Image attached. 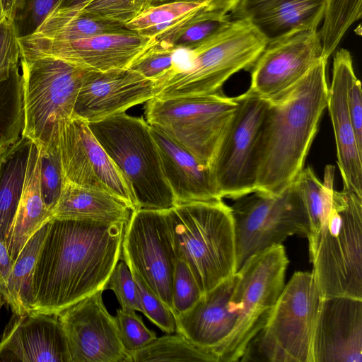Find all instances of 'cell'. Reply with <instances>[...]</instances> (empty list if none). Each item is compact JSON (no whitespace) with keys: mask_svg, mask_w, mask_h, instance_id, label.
Here are the masks:
<instances>
[{"mask_svg":"<svg viewBox=\"0 0 362 362\" xmlns=\"http://www.w3.org/2000/svg\"><path fill=\"white\" fill-rule=\"evenodd\" d=\"M127 223L52 218L31 282L30 312L57 315L100 290L122 255Z\"/></svg>","mask_w":362,"mask_h":362,"instance_id":"cell-1","label":"cell"},{"mask_svg":"<svg viewBox=\"0 0 362 362\" xmlns=\"http://www.w3.org/2000/svg\"><path fill=\"white\" fill-rule=\"evenodd\" d=\"M327 64L322 60L296 83L267 99L255 151L256 191L279 193L304 168L327 108Z\"/></svg>","mask_w":362,"mask_h":362,"instance_id":"cell-2","label":"cell"},{"mask_svg":"<svg viewBox=\"0 0 362 362\" xmlns=\"http://www.w3.org/2000/svg\"><path fill=\"white\" fill-rule=\"evenodd\" d=\"M166 216L175 257L187 264L202 293L235 274L234 221L223 199L178 204Z\"/></svg>","mask_w":362,"mask_h":362,"instance_id":"cell-3","label":"cell"},{"mask_svg":"<svg viewBox=\"0 0 362 362\" xmlns=\"http://www.w3.org/2000/svg\"><path fill=\"white\" fill-rule=\"evenodd\" d=\"M307 238L312 272L322 297L362 299V197L334 189L330 207Z\"/></svg>","mask_w":362,"mask_h":362,"instance_id":"cell-4","label":"cell"},{"mask_svg":"<svg viewBox=\"0 0 362 362\" xmlns=\"http://www.w3.org/2000/svg\"><path fill=\"white\" fill-rule=\"evenodd\" d=\"M267 41L247 21L232 18L212 37L190 49L187 66L177 67L156 83L155 97L167 99L222 93L226 81L250 68Z\"/></svg>","mask_w":362,"mask_h":362,"instance_id":"cell-5","label":"cell"},{"mask_svg":"<svg viewBox=\"0 0 362 362\" xmlns=\"http://www.w3.org/2000/svg\"><path fill=\"white\" fill-rule=\"evenodd\" d=\"M88 124L126 180L137 209L167 210L176 205L143 117L123 112Z\"/></svg>","mask_w":362,"mask_h":362,"instance_id":"cell-6","label":"cell"},{"mask_svg":"<svg viewBox=\"0 0 362 362\" xmlns=\"http://www.w3.org/2000/svg\"><path fill=\"white\" fill-rule=\"evenodd\" d=\"M322 298L312 272L293 274L240 361L313 362V334Z\"/></svg>","mask_w":362,"mask_h":362,"instance_id":"cell-7","label":"cell"},{"mask_svg":"<svg viewBox=\"0 0 362 362\" xmlns=\"http://www.w3.org/2000/svg\"><path fill=\"white\" fill-rule=\"evenodd\" d=\"M23 122L22 136L45 150L59 139V123L74 111L89 69L52 57H20Z\"/></svg>","mask_w":362,"mask_h":362,"instance_id":"cell-8","label":"cell"},{"mask_svg":"<svg viewBox=\"0 0 362 362\" xmlns=\"http://www.w3.org/2000/svg\"><path fill=\"white\" fill-rule=\"evenodd\" d=\"M288 262L281 244L255 253L235 273L229 306L236 313L237 321L230 336L215 351L218 362L240 361L284 289Z\"/></svg>","mask_w":362,"mask_h":362,"instance_id":"cell-9","label":"cell"},{"mask_svg":"<svg viewBox=\"0 0 362 362\" xmlns=\"http://www.w3.org/2000/svg\"><path fill=\"white\" fill-rule=\"evenodd\" d=\"M237 271L255 253L281 245L288 236L308 235L310 221L294 182L279 193L255 191L230 206Z\"/></svg>","mask_w":362,"mask_h":362,"instance_id":"cell-10","label":"cell"},{"mask_svg":"<svg viewBox=\"0 0 362 362\" xmlns=\"http://www.w3.org/2000/svg\"><path fill=\"white\" fill-rule=\"evenodd\" d=\"M236 97L223 93L146 102L145 117L201 160L209 163L217 144L237 109Z\"/></svg>","mask_w":362,"mask_h":362,"instance_id":"cell-11","label":"cell"},{"mask_svg":"<svg viewBox=\"0 0 362 362\" xmlns=\"http://www.w3.org/2000/svg\"><path fill=\"white\" fill-rule=\"evenodd\" d=\"M238 105L209 163L221 198L235 200L256 191L255 151L268 105L249 90L236 97Z\"/></svg>","mask_w":362,"mask_h":362,"instance_id":"cell-12","label":"cell"},{"mask_svg":"<svg viewBox=\"0 0 362 362\" xmlns=\"http://www.w3.org/2000/svg\"><path fill=\"white\" fill-rule=\"evenodd\" d=\"M122 255L129 268L172 309L176 257L166 210L132 211L124 229Z\"/></svg>","mask_w":362,"mask_h":362,"instance_id":"cell-13","label":"cell"},{"mask_svg":"<svg viewBox=\"0 0 362 362\" xmlns=\"http://www.w3.org/2000/svg\"><path fill=\"white\" fill-rule=\"evenodd\" d=\"M58 131L65 180L107 192L122 200L132 211L137 209L126 180L88 122L72 115L59 123Z\"/></svg>","mask_w":362,"mask_h":362,"instance_id":"cell-14","label":"cell"},{"mask_svg":"<svg viewBox=\"0 0 362 362\" xmlns=\"http://www.w3.org/2000/svg\"><path fill=\"white\" fill-rule=\"evenodd\" d=\"M103 292L98 291L57 315L66 336L71 362H132L115 318L104 304Z\"/></svg>","mask_w":362,"mask_h":362,"instance_id":"cell-15","label":"cell"},{"mask_svg":"<svg viewBox=\"0 0 362 362\" xmlns=\"http://www.w3.org/2000/svg\"><path fill=\"white\" fill-rule=\"evenodd\" d=\"M322 60L317 30L298 32L267 43L251 68L247 90L269 99L303 78Z\"/></svg>","mask_w":362,"mask_h":362,"instance_id":"cell-16","label":"cell"},{"mask_svg":"<svg viewBox=\"0 0 362 362\" xmlns=\"http://www.w3.org/2000/svg\"><path fill=\"white\" fill-rule=\"evenodd\" d=\"M155 86V81L128 68L88 70L72 115L88 123L125 112L153 98Z\"/></svg>","mask_w":362,"mask_h":362,"instance_id":"cell-17","label":"cell"},{"mask_svg":"<svg viewBox=\"0 0 362 362\" xmlns=\"http://www.w3.org/2000/svg\"><path fill=\"white\" fill-rule=\"evenodd\" d=\"M313 362H362V299L323 298L313 339Z\"/></svg>","mask_w":362,"mask_h":362,"instance_id":"cell-18","label":"cell"},{"mask_svg":"<svg viewBox=\"0 0 362 362\" xmlns=\"http://www.w3.org/2000/svg\"><path fill=\"white\" fill-rule=\"evenodd\" d=\"M151 40L134 31L109 33L37 46L21 52V57H52L86 69L104 71L128 68Z\"/></svg>","mask_w":362,"mask_h":362,"instance_id":"cell-19","label":"cell"},{"mask_svg":"<svg viewBox=\"0 0 362 362\" xmlns=\"http://www.w3.org/2000/svg\"><path fill=\"white\" fill-rule=\"evenodd\" d=\"M71 362L64 329L56 315L13 314L0 341V362Z\"/></svg>","mask_w":362,"mask_h":362,"instance_id":"cell-20","label":"cell"},{"mask_svg":"<svg viewBox=\"0 0 362 362\" xmlns=\"http://www.w3.org/2000/svg\"><path fill=\"white\" fill-rule=\"evenodd\" d=\"M356 76L349 51L335 52L327 107L330 115L337 147V165L344 189L362 197V153L356 143L348 106V89Z\"/></svg>","mask_w":362,"mask_h":362,"instance_id":"cell-21","label":"cell"},{"mask_svg":"<svg viewBox=\"0 0 362 362\" xmlns=\"http://www.w3.org/2000/svg\"><path fill=\"white\" fill-rule=\"evenodd\" d=\"M326 0H239L230 14L244 19L269 42L308 30H317Z\"/></svg>","mask_w":362,"mask_h":362,"instance_id":"cell-22","label":"cell"},{"mask_svg":"<svg viewBox=\"0 0 362 362\" xmlns=\"http://www.w3.org/2000/svg\"><path fill=\"white\" fill-rule=\"evenodd\" d=\"M234 281L235 274L203 293L188 310L175 316L176 332L195 346L215 354L237 321L236 313L229 306Z\"/></svg>","mask_w":362,"mask_h":362,"instance_id":"cell-23","label":"cell"},{"mask_svg":"<svg viewBox=\"0 0 362 362\" xmlns=\"http://www.w3.org/2000/svg\"><path fill=\"white\" fill-rule=\"evenodd\" d=\"M150 129L176 204L222 199L208 163L156 127L150 125Z\"/></svg>","mask_w":362,"mask_h":362,"instance_id":"cell-24","label":"cell"},{"mask_svg":"<svg viewBox=\"0 0 362 362\" xmlns=\"http://www.w3.org/2000/svg\"><path fill=\"white\" fill-rule=\"evenodd\" d=\"M40 166V149L31 141L21 199L6 242L12 263L30 237L51 219L41 194Z\"/></svg>","mask_w":362,"mask_h":362,"instance_id":"cell-25","label":"cell"},{"mask_svg":"<svg viewBox=\"0 0 362 362\" xmlns=\"http://www.w3.org/2000/svg\"><path fill=\"white\" fill-rule=\"evenodd\" d=\"M232 18L211 8L208 3L163 24L137 33L175 49H190L226 27Z\"/></svg>","mask_w":362,"mask_h":362,"instance_id":"cell-26","label":"cell"},{"mask_svg":"<svg viewBox=\"0 0 362 362\" xmlns=\"http://www.w3.org/2000/svg\"><path fill=\"white\" fill-rule=\"evenodd\" d=\"M132 211L120 199L105 191L66 180L52 218H87L127 223Z\"/></svg>","mask_w":362,"mask_h":362,"instance_id":"cell-27","label":"cell"},{"mask_svg":"<svg viewBox=\"0 0 362 362\" xmlns=\"http://www.w3.org/2000/svg\"><path fill=\"white\" fill-rule=\"evenodd\" d=\"M30 144L22 136L0 153V240L5 244L21 199Z\"/></svg>","mask_w":362,"mask_h":362,"instance_id":"cell-28","label":"cell"},{"mask_svg":"<svg viewBox=\"0 0 362 362\" xmlns=\"http://www.w3.org/2000/svg\"><path fill=\"white\" fill-rule=\"evenodd\" d=\"M48 223L49 221L45 223L30 237L12 264L5 288L4 305H8L13 314L30 312L32 277Z\"/></svg>","mask_w":362,"mask_h":362,"instance_id":"cell-29","label":"cell"},{"mask_svg":"<svg viewBox=\"0 0 362 362\" xmlns=\"http://www.w3.org/2000/svg\"><path fill=\"white\" fill-rule=\"evenodd\" d=\"M176 333L156 337L147 346L131 353L132 362H218L213 351L199 348Z\"/></svg>","mask_w":362,"mask_h":362,"instance_id":"cell-30","label":"cell"},{"mask_svg":"<svg viewBox=\"0 0 362 362\" xmlns=\"http://www.w3.org/2000/svg\"><path fill=\"white\" fill-rule=\"evenodd\" d=\"M334 170V166L327 165L325 168L324 180L322 182L313 168L308 166L303 168L293 181L308 212L310 221L309 234L318 228L331 206Z\"/></svg>","mask_w":362,"mask_h":362,"instance_id":"cell-31","label":"cell"},{"mask_svg":"<svg viewBox=\"0 0 362 362\" xmlns=\"http://www.w3.org/2000/svg\"><path fill=\"white\" fill-rule=\"evenodd\" d=\"M362 0H326L318 31L323 57L328 60L349 27L361 17Z\"/></svg>","mask_w":362,"mask_h":362,"instance_id":"cell-32","label":"cell"},{"mask_svg":"<svg viewBox=\"0 0 362 362\" xmlns=\"http://www.w3.org/2000/svg\"><path fill=\"white\" fill-rule=\"evenodd\" d=\"M177 51L152 39L148 46L132 61L128 69L156 83L177 68L175 58Z\"/></svg>","mask_w":362,"mask_h":362,"instance_id":"cell-33","label":"cell"},{"mask_svg":"<svg viewBox=\"0 0 362 362\" xmlns=\"http://www.w3.org/2000/svg\"><path fill=\"white\" fill-rule=\"evenodd\" d=\"M39 149L41 194L46 206L52 213L60 198L65 182L58 140L50 143L45 150Z\"/></svg>","mask_w":362,"mask_h":362,"instance_id":"cell-34","label":"cell"},{"mask_svg":"<svg viewBox=\"0 0 362 362\" xmlns=\"http://www.w3.org/2000/svg\"><path fill=\"white\" fill-rule=\"evenodd\" d=\"M61 0H15L11 18L18 38L32 35Z\"/></svg>","mask_w":362,"mask_h":362,"instance_id":"cell-35","label":"cell"},{"mask_svg":"<svg viewBox=\"0 0 362 362\" xmlns=\"http://www.w3.org/2000/svg\"><path fill=\"white\" fill-rule=\"evenodd\" d=\"M202 294L187 264L176 258L172 288V309L175 315L191 308Z\"/></svg>","mask_w":362,"mask_h":362,"instance_id":"cell-36","label":"cell"},{"mask_svg":"<svg viewBox=\"0 0 362 362\" xmlns=\"http://www.w3.org/2000/svg\"><path fill=\"white\" fill-rule=\"evenodd\" d=\"M131 272L138 288L143 314L163 332L168 334L176 332V317L173 310L146 285L136 272Z\"/></svg>","mask_w":362,"mask_h":362,"instance_id":"cell-37","label":"cell"},{"mask_svg":"<svg viewBox=\"0 0 362 362\" xmlns=\"http://www.w3.org/2000/svg\"><path fill=\"white\" fill-rule=\"evenodd\" d=\"M115 318L122 344L130 354L147 346L157 337L134 310L120 308L117 310Z\"/></svg>","mask_w":362,"mask_h":362,"instance_id":"cell-38","label":"cell"},{"mask_svg":"<svg viewBox=\"0 0 362 362\" xmlns=\"http://www.w3.org/2000/svg\"><path fill=\"white\" fill-rule=\"evenodd\" d=\"M147 2L148 0H93L81 12L125 25L146 8Z\"/></svg>","mask_w":362,"mask_h":362,"instance_id":"cell-39","label":"cell"},{"mask_svg":"<svg viewBox=\"0 0 362 362\" xmlns=\"http://www.w3.org/2000/svg\"><path fill=\"white\" fill-rule=\"evenodd\" d=\"M206 3L170 2L145 8L139 15L125 24L132 31L166 23ZM209 4V3H208Z\"/></svg>","mask_w":362,"mask_h":362,"instance_id":"cell-40","label":"cell"},{"mask_svg":"<svg viewBox=\"0 0 362 362\" xmlns=\"http://www.w3.org/2000/svg\"><path fill=\"white\" fill-rule=\"evenodd\" d=\"M105 289L112 290L122 308L132 309L143 313L136 282L124 259L118 261L106 284Z\"/></svg>","mask_w":362,"mask_h":362,"instance_id":"cell-41","label":"cell"},{"mask_svg":"<svg viewBox=\"0 0 362 362\" xmlns=\"http://www.w3.org/2000/svg\"><path fill=\"white\" fill-rule=\"evenodd\" d=\"M21 49L15 27L11 18L0 21V84L5 82L18 69Z\"/></svg>","mask_w":362,"mask_h":362,"instance_id":"cell-42","label":"cell"},{"mask_svg":"<svg viewBox=\"0 0 362 362\" xmlns=\"http://www.w3.org/2000/svg\"><path fill=\"white\" fill-rule=\"evenodd\" d=\"M348 106L358 150L362 153V90L361 83L356 76L348 89Z\"/></svg>","mask_w":362,"mask_h":362,"instance_id":"cell-43","label":"cell"},{"mask_svg":"<svg viewBox=\"0 0 362 362\" xmlns=\"http://www.w3.org/2000/svg\"><path fill=\"white\" fill-rule=\"evenodd\" d=\"M177 1L209 3V6L211 8L224 13H228L235 8L239 0H148L146 8L163 4Z\"/></svg>","mask_w":362,"mask_h":362,"instance_id":"cell-44","label":"cell"},{"mask_svg":"<svg viewBox=\"0 0 362 362\" xmlns=\"http://www.w3.org/2000/svg\"><path fill=\"white\" fill-rule=\"evenodd\" d=\"M12 264L6 244L0 240V308L4 305L5 288Z\"/></svg>","mask_w":362,"mask_h":362,"instance_id":"cell-45","label":"cell"},{"mask_svg":"<svg viewBox=\"0 0 362 362\" xmlns=\"http://www.w3.org/2000/svg\"><path fill=\"white\" fill-rule=\"evenodd\" d=\"M93 0H61L54 11L66 16H74L81 13Z\"/></svg>","mask_w":362,"mask_h":362,"instance_id":"cell-46","label":"cell"},{"mask_svg":"<svg viewBox=\"0 0 362 362\" xmlns=\"http://www.w3.org/2000/svg\"><path fill=\"white\" fill-rule=\"evenodd\" d=\"M15 0H1V8L4 16L11 18Z\"/></svg>","mask_w":362,"mask_h":362,"instance_id":"cell-47","label":"cell"},{"mask_svg":"<svg viewBox=\"0 0 362 362\" xmlns=\"http://www.w3.org/2000/svg\"><path fill=\"white\" fill-rule=\"evenodd\" d=\"M11 143H4V141L0 140V153L3 151V149Z\"/></svg>","mask_w":362,"mask_h":362,"instance_id":"cell-48","label":"cell"},{"mask_svg":"<svg viewBox=\"0 0 362 362\" xmlns=\"http://www.w3.org/2000/svg\"><path fill=\"white\" fill-rule=\"evenodd\" d=\"M4 17L2 8H1V0H0V21Z\"/></svg>","mask_w":362,"mask_h":362,"instance_id":"cell-49","label":"cell"}]
</instances>
